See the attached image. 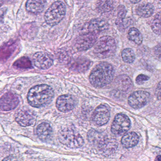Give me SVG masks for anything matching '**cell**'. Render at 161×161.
Listing matches in <instances>:
<instances>
[{
	"label": "cell",
	"mask_w": 161,
	"mask_h": 161,
	"mask_svg": "<svg viewBox=\"0 0 161 161\" xmlns=\"http://www.w3.org/2000/svg\"><path fill=\"white\" fill-rule=\"evenodd\" d=\"M151 28L154 33L158 35H161V15L160 13L156 15L153 21Z\"/></svg>",
	"instance_id": "cell-27"
},
{
	"label": "cell",
	"mask_w": 161,
	"mask_h": 161,
	"mask_svg": "<svg viewBox=\"0 0 161 161\" xmlns=\"http://www.w3.org/2000/svg\"><path fill=\"white\" fill-rule=\"evenodd\" d=\"M149 79V77L144 74H140L137 76L136 79V84L138 85H142L145 82Z\"/></svg>",
	"instance_id": "cell-28"
},
{
	"label": "cell",
	"mask_w": 161,
	"mask_h": 161,
	"mask_svg": "<svg viewBox=\"0 0 161 161\" xmlns=\"http://www.w3.org/2000/svg\"><path fill=\"white\" fill-rule=\"evenodd\" d=\"M113 8V0H98L97 3V11L101 14L110 12Z\"/></svg>",
	"instance_id": "cell-22"
},
{
	"label": "cell",
	"mask_w": 161,
	"mask_h": 161,
	"mask_svg": "<svg viewBox=\"0 0 161 161\" xmlns=\"http://www.w3.org/2000/svg\"><path fill=\"white\" fill-rule=\"evenodd\" d=\"M121 57L125 63L131 64L135 61V54L131 49L126 48L122 51Z\"/></svg>",
	"instance_id": "cell-25"
},
{
	"label": "cell",
	"mask_w": 161,
	"mask_h": 161,
	"mask_svg": "<svg viewBox=\"0 0 161 161\" xmlns=\"http://www.w3.org/2000/svg\"><path fill=\"white\" fill-rule=\"evenodd\" d=\"M114 74V69L112 65L107 63H100L91 71L89 81L94 87L104 88L111 84Z\"/></svg>",
	"instance_id": "cell-1"
},
{
	"label": "cell",
	"mask_w": 161,
	"mask_h": 161,
	"mask_svg": "<svg viewBox=\"0 0 161 161\" xmlns=\"http://www.w3.org/2000/svg\"><path fill=\"white\" fill-rule=\"evenodd\" d=\"M153 6L150 3H143L140 4L136 9V14L141 17H150L153 13Z\"/></svg>",
	"instance_id": "cell-21"
},
{
	"label": "cell",
	"mask_w": 161,
	"mask_h": 161,
	"mask_svg": "<svg viewBox=\"0 0 161 161\" xmlns=\"http://www.w3.org/2000/svg\"><path fill=\"white\" fill-rule=\"evenodd\" d=\"M156 94L157 97L159 99H160V94H161V83L159 82L157 86L156 90Z\"/></svg>",
	"instance_id": "cell-29"
},
{
	"label": "cell",
	"mask_w": 161,
	"mask_h": 161,
	"mask_svg": "<svg viewBox=\"0 0 161 161\" xmlns=\"http://www.w3.org/2000/svg\"><path fill=\"white\" fill-rule=\"evenodd\" d=\"M116 50V44L114 38L105 36L96 42L94 53L99 58L104 59L113 56Z\"/></svg>",
	"instance_id": "cell-3"
},
{
	"label": "cell",
	"mask_w": 161,
	"mask_h": 161,
	"mask_svg": "<svg viewBox=\"0 0 161 161\" xmlns=\"http://www.w3.org/2000/svg\"><path fill=\"white\" fill-rule=\"evenodd\" d=\"M97 39V34L93 33H82L75 43V47L79 51H84L91 48Z\"/></svg>",
	"instance_id": "cell-9"
},
{
	"label": "cell",
	"mask_w": 161,
	"mask_h": 161,
	"mask_svg": "<svg viewBox=\"0 0 161 161\" xmlns=\"http://www.w3.org/2000/svg\"><path fill=\"white\" fill-rule=\"evenodd\" d=\"M60 142L71 148H78L83 145L84 140L82 136L74 129L69 127L64 128L59 134Z\"/></svg>",
	"instance_id": "cell-4"
},
{
	"label": "cell",
	"mask_w": 161,
	"mask_h": 161,
	"mask_svg": "<svg viewBox=\"0 0 161 161\" xmlns=\"http://www.w3.org/2000/svg\"><path fill=\"white\" fill-rule=\"evenodd\" d=\"M90 61L86 59H80L76 60L72 64V69L77 71L86 70L90 66Z\"/></svg>",
	"instance_id": "cell-23"
},
{
	"label": "cell",
	"mask_w": 161,
	"mask_h": 161,
	"mask_svg": "<svg viewBox=\"0 0 161 161\" xmlns=\"http://www.w3.org/2000/svg\"><path fill=\"white\" fill-rule=\"evenodd\" d=\"M118 17L115 21V24L119 30H124L128 26L127 21H126L125 17L127 14V10L125 6L119 5L118 7Z\"/></svg>",
	"instance_id": "cell-20"
},
{
	"label": "cell",
	"mask_w": 161,
	"mask_h": 161,
	"mask_svg": "<svg viewBox=\"0 0 161 161\" xmlns=\"http://www.w3.org/2000/svg\"><path fill=\"white\" fill-rule=\"evenodd\" d=\"M19 103V99L16 95L7 93L0 99V108L3 111H8L15 109Z\"/></svg>",
	"instance_id": "cell-14"
},
{
	"label": "cell",
	"mask_w": 161,
	"mask_h": 161,
	"mask_svg": "<svg viewBox=\"0 0 161 161\" xmlns=\"http://www.w3.org/2000/svg\"><path fill=\"white\" fill-rule=\"evenodd\" d=\"M46 3V0H28L26 3V9L32 14H39L44 11Z\"/></svg>",
	"instance_id": "cell-18"
},
{
	"label": "cell",
	"mask_w": 161,
	"mask_h": 161,
	"mask_svg": "<svg viewBox=\"0 0 161 161\" xmlns=\"http://www.w3.org/2000/svg\"><path fill=\"white\" fill-rule=\"evenodd\" d=\"M3 0H0V7L3 5Z\"/></svg>",
	"instance_id": "cell-31"
},
{
	"label": "cell",
	"mask_w": 161,
	"mask_h": 161,
	"mask_svg": "<svg viewBox=\"0 0 161 161\" xmlns=\"http://www.w3.org/2000/svg\"><path fill=\"white\" fill-rule=\"evenodd\" d=\"M16 120L20 126L27 127L32 125L36 122V115L31 110L22 109L16 114Z\"/></svg>",
	"instance_id": "cell-12"
},
{
	"label": "cell",
	"mask_w": 161,
	"mask_h": 161,
	"mask_svg": "<svg viewBox=\"0 0 161 161\" xmlns=\"http://www.w3.org/2000/svg\"><path fill=\"white\" fill-rule=\"evenodd\" d=\"M77 103V99L75 97L66 94L58 97L56 105L57 109L61 112H68L73 110Z\"/></svg>",
	"instance_id": "cell-11"
},
{
	"label": "cell",
	"mask_w": 161,
	"mask_h": 161,
	"mask_svg": "<svg viewBox=\"0 0 161 161\" xmlns=\"http://www.w3.org/2000/svg\"><path fill=\"white\" fill-rule=\"evenodd\" d=\"M98 148L101 154L105 156L114 153L117 149V141L111 136H103L97 143Z\"/></svg>",
	"instance_id": "cell-7"
},
{
	"label": "cell",
	"mask_w": 161,
	"mask_h": 161,
	"mask_svg": "<svg viewBox=\"0 0 161 161\" xmlns=\"http://www.w3.org/2000/svg\"><path fill=\"white\" fill-rule=\"evenodd\" d=\"M108 27V23L103 19H92L84 27V29H86V31L83 33L90 32L97 35L107 30Z\"/></svg>",
	"instance_id": "cell-15"
},
{
	"label": "cell",
	"mask_w": 161,
	"mask_h": 161,
	"mask_svg": "<svg viewBox=\"0 0 161 161\" xmlns=\"http://www.w3.org/2000/svg\"><path fill=\"white\" fill-rule=\"evenodd\" d=\"M66 14V7L62 2L53 3L45 14L46 23L50 26L57 25L64 18Z\"/></svg>",
	"instance_id": "cell-5"
},
{
	"label": "cell",
	"mask_w": 161,
	"mask_h": 161,
	"mask_svg": "<svg viewBox=\"0 0 161 161\" xmlns=\"http://www.w3.org/2000/svg\"><path fill=\"white\" fill-rule=\"evenodd\" d=\"M38 137L43 141H47L51 138L53 129L48 123L44 122L38 125L36 129Z\"/></svg>",
	"instance_id": "cell-16"
},
{
	"label": "cell",
	"mask_w": 161,
	"mask_h": 161,
	"mask_svg": "<svg viewBox=\"0 0 161 161\" xmlns=\"http://www.w3.org/2000/svg\"><path fill=\"white\" fill-rule=\"evenodd\" d=\"M130 127V120L129 118L123 114H117L115 116L111 126V131L117 136L126 133Z\"/></svg>",
	"instance_id": "cell-6"
},
{
	"label": "cell",
	"mask_w": 161,
	"mask_h": 161,
	"mask_svg": "<svg viewBox=\"0 0 161 161\" xmlns=\"http://www.w3.org/2000/svg\"><path fill=\"white\" fill-rule=\"evenodd\" d=\"M139 141V136L134 132L128 133L121 138L122 146L126 148L133 147L137 145Z\"/></svg>",
	"instance_id": "cell-19"
},
{
	"label": "cell",
	"mask_w": 161,
	"mask_h": 161,
	"mask_svg": "<svg viewBox=\"0 0 161 161\" xmlns=\"http://www.w3.org/2000/svg\"><path fill=\"white\" fill-rule=\"evenodd\" d=\"M156 160H157L158 161H160V160H161V157H160V155H159V156H158V157H157Z\"/></svg>",
	"instance_id": "cell-32"
},
{
	"label": "cell",
	"mask_w": 161,
	"mask_h": 161,
	"mask_svg": "<svg viewBox=\"0 0 161 161\" xmlns=\"http://www.w3.org/2000/svg\"><path fill=\"white\" fill-rule=\"evenodd\" d=\"M53 96L54 92L50 86L39 85L30 89L28 95V102L34 107H43L52 101Z\"/></svg>",
	"instance_id": "cell-2"
},
{
	"label": "cell",
	"mask_w": 161,
	"mask_h": 161,
	"mask_svg": "<svg viewBox=\"0 0 161 161\" xmlns=\"http://www.w3.org/2000/svg\"><path fill=\"white\" fill-rule=\"evenodd\" d=\"M115 85L119 90L123 92H128L132 87V83L128 76L120 75L116 79Z\"/></svg>",
	"instance_id": "cell-17"
},
{
	"label": "cell",
	"mask_w": 161,
	"mask_h": 161,
	"mask_svg": "<svg viewBox=\"0 0 161 161\" xmlns=\"http://www.w3.org/2000/svg\"><path fill=\"white\" fill-rule=\"evenodd\" d=\"M128 37L130 40L138 45L141 44L143 41L142 34L136 28L130 29L128 32Z\"/></svg>",
	"instance_id": "cell-24"
},
{
	"label": "cell",
	"mask_w": 161,
	"mask_h": 161,
	"mask_svg": "<svg viewBox=\"0 0 161 161\" xmlns=\"http://www.w3.org/2000/svg\"><path fill=\"white\" fill-rule=\"evenodd\" d=\"M35 65L39 69H46L53 64L52 57L46 53L39 52L35 53L33 57Z\"/></svg>",
	"instance_id": "cell-13"
},
{
	"label": "cell",
	"mask_w": 161,
	"mask_h": 161,
	"mask_svg": "<svg viewBox=\"0 0 161 161\" xmlns=\"http://www.w3.org/2000/svg\"><path fill=\"white\" fill-rule=\"evenodd\" d=\"M110 118V110L106 104H100L97 107L93 115L92 120L95 125L103 126L106 124Z\"/></svg>",
	"instance_id": "cell-10"
},
{
	"label": "cell",
	"mask_w": 161,
	"mask_h": 161,
	"mask_svg": "<svg viewBox=\"0 0 161 161\" xmlns=\"http://www.w3.org/2000/svg\"><path fill=\"white\" fill-rule=\"evenodd\" d=\"M130 2L133 3H137L140 2L141 0H130Z\"/></svg>",
	"instance_id": "cell-30"
},
{
	"label": "cell",
	"mask_w": 161,
	"mask_h": 161,
	"mask_svg": "<svg viewBox=\"0 0 161 161\" xmlns=\"http://www.w3.org/2000/svg\"><path fill=\"white\" fill-rule=\"evenodd\" d=\"M150 97V95L148 92L142 90L136 91L129 96L128 103L134 109H140L149 102Z\"/></svg>",
	"instance_id": "cell-8"
},
{
	"label": "cell",
	"mask_w": 161,
	"mask_h": 161,
	"mask_svg": "<svg viewBox=\"0 0 161 161\" xmlns=\"http://www.w3.org/2000/svg\"><path fill=\"white\" fill-rule=\"evenodd\" d=\"M103 136V135L101 133L96 130H92L88 132L87 139L90 143H93V144H97Z\"/></svg>",
	"instance_id": "cell-26"
}]
</instances>
